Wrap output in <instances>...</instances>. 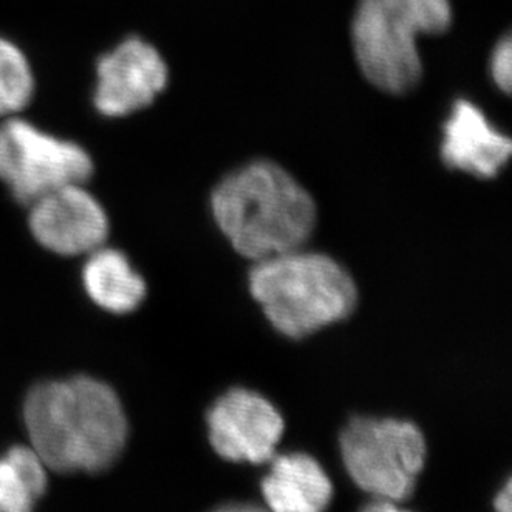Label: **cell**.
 <instances>
[{
  "label": "cell",
  "instance_id": "obj_1",
  "mask_svg": "<svg viewBox=\"0 0 512 512\" xmlns=\"http://www.w3.org/2000/svg\"><path fill=\"white\" fill-rule=\"evenodd\" d=\"M30 446L57 473H100L120 458L128 418L107 383L90 377L40 383L24 403Z\"/></svg>",
  "mask_w": 512,
  "mask_h": 512
},
{
  "label": "cell",
  "instance_id": "obj_2",
  "mask_svg": "<svg viewBox=\"0 0 512 512\" xmlns=\"http://www.w3.org/2000/svg\"><path fill=\"white\" fill-rule=\"evenodd\" d=\"M211 208L231 246L256 262L302 249L317 223L309 191L269 160L226 174L211 194Z\"/></svg>",
  "mask_w": 512,
  "mask_h": 512
},
{
  "label": "cell",
  "instance_id": "obj_3",
  "mask_svg": "<svg viewBox=\"0 0 512 512\" xmlns=\"http://www.w3.org/2000/svg\"><path fill=\"white\" fill-rule=\"evenodd\" d=\"M249 287L274 329L290 339L345 320L357 307V285L347 269L302 249L257 261Z\"/></svg>",
  "mask_w": 512,
  "mask_h": 512
},
{
  "label": "cell",
  "instance_id": "obj_4",
  "mask_svg": "<svg viewBox=\"0 0 512 512\" xmlns=\"http://www.w3.org/2000/svg\"><path fill=\"white\" fill-rule=\"evenodd\" d=\"M451 24V0H358L352 19L358 68L380 92L406 95L423 77L418 35L445 34Z\"/></svg>",
  "mask_w": 512,
  "mask_h": 512
},
{
  "label": "cell",
  "instance_id": "obj_5",
  "mask_svg": "<svg viewBox=\"0 0 512 512\" xmlns=\"http://www.w3.org/2000/svg\"><path fill=\"white\" fill-rule=\"evenodd\" d=\"M350 478L373 499L405 503L426 461V441L411 421L355 416L340 433Z\"/></svg>",
  "mask_w": 512,
  "mask_h": 512
},
{
  "label": "cell",
  "instance_id": "obj_6",
  "mask_svg": "<svg viewBox=\"0 0 512 512\" xmlns=\"http://www.w3.org/2000/svg\"><path fill=\"white\" fill-rule=\"evenodd\" d=\"M93 161L82 146L60 140L22 118L0 125V181L22 204L65 186L85 183Z\"/></svg>",
  "mask_w": 512,
  "mask_h": 512
},
{
  "label": "cell",
  "instance_id": "obj_7",
  "mask_svg": "<svg viewBox=\"0 0 512 512\" xmlns=\"http://www.w3.org/2000/svg\"><path fill=\"white\" fill-rule=\"evenodd\" d=\"M209 441L234 463L271 461L284 433V418L271 401L246 388H232L208 413Z\"/></svg>",
  "mask_w": 512,
  "mask_h": 512
},
{
  "label": "cell",
  "instance_id": "obj_8",
  "mask_svg": "<svg viewBox=\"0 0 512 512\" xmlns=\"http://www.w3.org/2000/svg\"><path fill=\"white\" fill-rule=\"evenodd\" d=\"M30 231L58 256L90 254L107 241L110 223L102 204L83 183L65 184L30 203Z\"/></svg>",
  "mask_w": 512,
  "mask_h": 512
},
{
  "label": "cell",
  "instance_id": "obj_9",
  "mask_svg": "<svg viewBox=\"0 0 512 512\" xmlns=\"http://www.w3.org/2000/svg\"><path fill=\"white\" fill-rule=\"evenodd\" d=\"M168 78L160 52L146 40L130 37L98 60L93 103L110 118L131 115L153 105Z\"/></svg>",
  "mask_w": 512,
  "mask_h": 512
},
{
  "label": "cell",
  "instance_id": "obj_10",
  "mask_svg": "<svg viewBox=\"0 0 512 512\" xmlns=\"http://www.w3.org/2000/svg\"><path fill=\"white\" fill-rule=\"evenodd\" d=\"M441 158L448 168L494 178L511 158L512 143L468 100H456L446 121Z\"/></svg>",
  "mask_w": 512,
  "mask_h": 512
},
{
  "label": "cell",
  "instance_id": "obj_11",
  "mask_svg": "<svg viewBox=\"0 0 512 512\" xmlns=\"http://www.w3.org/2000/svg\"><path fill=\"white\" fill-rule=\"evenodd\" d=\"M262 481L267 506L277 512H320L332 501V483L317 459L304 453L272 458Z\"/></svg>",
  "mask_w": 512,
  "mask_h": 512
},
{
  "label": "cell",
  "instance_id": "obj_12",
  "mask_svg": "<svg viewBox=\"0 0 512 512\" xmlns=\"http://www.w3.org/2000/svg\"><path fill=\"white\" fill-rule=\"evenodd\" d=\"M88 297L112 314H130L145 300L146 284L123 252L98 247L82 269Z\"/></svg>",
  "mask_w": 512,
  "mask_h": 512
},
{
  "label": "cell",
  "instance_id": "obj_13",
  "mask_svg": "<svg viewBox=\"0 0 512 512\" xmlns=\"http://www.w3.org/2000/svg\"><path fill=\"white\" fill-rule=\"evenodd\" d=\"M49 468L32 446L0 456V512H29L49 486Z\"/></svg>",
  "mask_w": 512,
  "mask_h": 512
},
{
  "label": "cell",
  "instance_id": "obj_14",
  "mask_svg": "<svg viewBox=\"0 0 512 512\" xmlns=\"http://www.w3.org/2000/svg\"><path fill=\"white\" fill-rule=\"evenodd\" d=\"M34 90V73L24 52L0 37V116L22 112Z\"/></svg>",
  "mask_w": 512,
  "mask_h": 512
},
{
  "label": "cell",
  "instance_id": "obj_15",
  "mask_svg": "<svg viewBox=\"0 0 512 512\" xmlns=\"http://www.w3.org/2000/svg\"><path fill=\"white\" fill-rule=\"evenodd\" d=\"M491 77L506 95L511 93L512 87V44L511 35L499 40L491 55Z\"/></svg>",
  "mask_w": 512,
  "mask_h": 512
},
{
  "label": "cell",
  "instance_id": "obj_16",
  "mask_svg": "<svg viewBox=\"0 0 512 512\" xmlns=\"http://www.w3.org/2000/svg\"><path fill=\"white\" fill-rule=\"evenodd\" d=\"M494 506L496 509L501 512H511L512 506V496H511V481L506 483L503 491L496 496V501H494Z\"/></svg>",
  "mask_w": 512,
  "mask_h": 512
}]
</instances>
